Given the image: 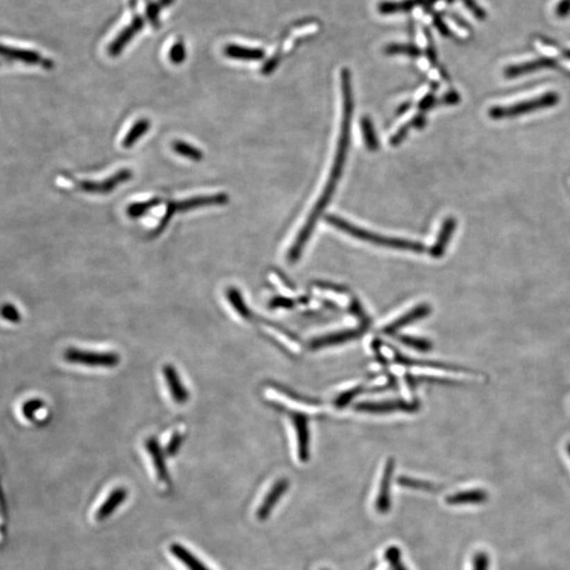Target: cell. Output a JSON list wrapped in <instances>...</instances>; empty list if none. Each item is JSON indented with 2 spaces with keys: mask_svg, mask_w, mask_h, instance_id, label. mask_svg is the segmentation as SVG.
Masks as SVG:
<instances>
[{
  "mask_svg": "<svg viewBox=\"0 0 570 570\" xmlns=\"http://www.w3.org/2000/svg\"><path fill=\"white\" fill-rule=\"evenodd\" d=\"M341 92H343V120H341L340 135H339L338 145H337L336 155H335L331 173L323 188L322 193L315 204L314 209L307 218L306 222L301 228L298 236L288 252V260L291 264H295L300 259L303 248L310 240L319 218L321 217L325 208L331 202V197L334 195L335 190L338 185L339 180L343 175V169H345L349 143H351V122L354 111L351 72L347 68L341 71Z\"/></svg>",
  "mask_w": 570,
  "mask_h": 570,
  "instance_id": "1",
  "label": "cell"
},
{
  "mask_svg": "<svg viewBox=\"0 0 570 570\" xmlns=\"http://www.w3.org/2000/svg\"><path fill=\"white\" fill-rule=\"evenodd\" d=\"M325 221L329 225L338 228L345 234L354 236L356 239L361 241L369 242L375 245L383 246V248H394V250H409L413 252H424V245L418 242L410 241V240L400 239L394 236H381V234H374L369 230H363L359 226L353 225L347 220L337 217L335 215H329L325 217Z\"/></svg>",
  "mask_w": 570,
  "mask_h": 570,
  "instance_id": "2",
  "label": "cell"
},
{
  "mask_svg": "<svg viewBox=\"0 0 570 570\" xmlns=\"http://www.w3.org/2000/svg\"><path fill=\"white\" fill-rule=\"evenodd\" d=\"M228 201H230L228 196L226 193H215V195L198 196V197L190 198L184 201L169 202L166 208L165 215L153 232V236L162 234L177 212H187L190 210L198 209V208L205 207V206L224 205Z\"/></svg>",
  "mask_w": 570,
  "mask_h": 570,
  "instance_id": "3",
  "label": "cell"
},
{
  "mask_svg": "<svg viewBox=\"0 0 570 570\" xmlns=\"http://www.w3.org/2000/svg\"><path fill=\"white\" fill-rule=\"evenodd\" d=\"M64 359L71 365L90 368L112 369L121 363V356L114 352H94L69 347L64 351Z\"/></svg>",
  "mask_w": 570,
  "mask_h": 570,
  "instance_id": "4",
  "label": "cell"
},
{
  "mask_svg": "<svg viewBox=\"0 0 570 570\" xmlns=\"http://www.w3.org/2000/svg\"><path fill=\"white\" fill-rule=\"evenodd\" d=\"M266 396L270 399L274 400L277 404H280L283 407L288 408V409L293 410V411L300 412V414H316L322 412V407L313 404V402L305 401L302 398L298 397L296 395H292L288 392L283 391L279 388H268L266 390Z\"/></svg>",
  "mask_w": 570,
  "mask_h": 570,
  "instance_id": "5",
  "label": "cell"
},
{
  "mask_svg": "<svg viewBox=\"0 0 570 570\" xmlns=\"http://www.w3.org/2000/svg\"><path fill=\"white\" fill-rule=\"evenodd\" d=\"M559 102V96L555 93H547V94L529 101V102L521 103V104L513 105L508 108H493L489 111L490 116L493 119H503V117L515 116L521 113L529 112V111L537 110V109L551 107Z\"/></svg>",
  "mask_w": 570,
  "mask_h": 570,
  "instance_id": "6",
  "label": "cell"
},
{
  "mask_svg": "<svg viewBox=\"0 0 570 570\" xmlns=\"http://www.w3.org/2000/svg\"><path fill=\"white\" fill-rule=\"evenodd\" d=\"M133 173L130 169H121L110 178L103 180L101 182L82 181L80 185V189L85 193H98V195H107L112 193L115 188L126 183L129 180L132 179Z\"/></svg>",
  "mask_w": 570,
  "mask_h": 570,
  "instance_id": "7",
  "label": "cell"
},
{
  "mask_svg": "<svg viewBox=\"0 0 570 570\" xmlns=\"http://www.w3.org/2000/svg\"><path fill=\"white\" fill-rule=\"evenodd\" d=\"M420 409V402L407 400L393 401L363 402L356 406V410L367 413H392V412H415Z\"/></svg>",
  "mask_w": 570,
  "mask_h": 570,
  "instance_id": "8",
  "label": "cell"
},
{
  "mask_svg": "<svg viewBox=\"0 0 570 570\" xmlns=\"http://www.w3.org/2000/svg\"><path fill=\"white\" fill-rule=\"evenodd\" d=\"M394 473L393 458H389L383 468V476L380 481L379 491L376 497L375 508L380 515L390 512L392 507L391 487Z\"/></svg>",
  "mask_w": 570,
  "mask_h": 570,
  "instance_id": "9",
  "label": "cell"
},
{
  "mask_svg": "<svg viewBox=\"0 0 570 570\" xmlns=\"http://www.w3.org/2000/svg\"><path fill=\"white\" fill-rule=\"evenodd\" d=\"M163 376L173 401L177 405H185L189 400V391L184 386L177 369L173 365H165L163 367Z\"/></svg>",
  "mask_w": 570,
  "mask_h": 570,
  "instance_id": "10",
  "label": "cell"
},
{
  "mask_svg": "<svg viewBox=\"0 0 570 570\" xmlns=\"http://www.w3.org/2000/svg\"><path fill=\"white\" fill-rule=\"evenodd\" d=\"M293 428L297 440V454L300 462L306 463L310 458V431L309 422L303 414L292 416Z\"/></svg>",
  "mask_w": 570,
  "mask_h": 570,
  "instance_id": "11",
  "label": "cell"
},
{
  "mask_svg": "<svg viewBox=\"0 0 570 570\" xmlns=\"http://www.w3.org/2000/svg\"><path fill=\"white\" fill-rule=\"evenodd\" d=\"M431 306L429 304H426V303L416 305L415 307L399 316V318L394 319L391 322L386 325L383 327V331L385 334H394V333L404 329L407 325L420 320V319L426 318L431 313Z\"/></svg>",
  "mask_w": 570,
  "mask_h": 570,
  "instance_id": "12",
  "label": "cell"
},
{
  "mask_svg": "<svg viewBox=\"0 0 570 570\" xmlns=\"http://www.w3.org/2000/svg\"><path fill=\"white\" fill-rule=\"evenodd\" d=\"M288 488H290V482L286 478H281L273 485L272 488L264 497V502L257 511V517L260 521H266L270 517L273 509L276 507L277 503L281 500V497L288 490Z\"/></svg>",
  "mask_w": 570,
  "mask_h": 570,
  "instance_id": "13",
  "label": "cell"
},
{
  "mask_svg": "<svg viewBox=\"0 0 570 570\" xmlns=\"http://www.w3.org/2000/svg\"><path fill=\"white\" fill-rule=\"evenodd\" d=\"M146 449L155 465V472H157L159 482L166 483V484L171 483V476H169V470L166 466L165 452L162 449L159 440L155 438H148L146 440Z\"/></svg>",
  "mask_w": 570,
  "mask_h": 570,
  "instance_id": "14",
  "label": "cell"
},
{
  "mask_svg": "<svg viewBox=\"0 0 570 570\" xmlns=\"http://www.w3.org/2000/svg\"><path fill=\"white\" fill-rule=\"evenodd\" d=\"M363 329H343V331H336L333 334L325 335L312 340L310 343L311 349H318L322 347H334V345H343L347 341L353 340L361 336Z\"/></svg>",
  "mask_w": 570,
  "mask_h": 570,
  "instance_id": "15",
  "label": "cell"
},
{
  "mask_svg": "<svg viewBox=\"0 0 570 570\" xmlns=\"http://www.w3.org/2000/svg\"><path fill=\"white\" fill-rule=\"evenodd\" d=\"M1 53L6 58H13V60H19L26 64H40L44 69L53 68V62L51 60H46L36 52L29 51V50L15 49L11 46H3Z\"/></svg>",
  "mask_w": 570,
  "mask_h": 570,
  "instance_id": "16",
  "label": "cell"
},
{
  "mask_svg": "<svg viewBox=\"0 0 570 570\" xmlns=\"http://www.w3.org/2000/svg\"><path fill=\"white\" fill-rule=\"evenodd\" d=\"M438 0H401V1H393V0H386L378 3V11L383 15H392V14L400 13V12L411 11L418 6H431L436 3Z\"/></svg>",
  "mask_w": 570,
  "mask_h": 570,
  "instance_id": "17",
  "label": "cell"
},
{
  "mask_svg": "<svg viewBox=\"0 0 570 570\" xmlns=\"http://www.w3.org/2000/svg\"><path fill=\"white\" fill-rule=\"evenodd\" d=\"M488 500V493L482 489H473V490L460 491L458 493L450 495L447 497V504L452 506H460V505L468 504H483Z\"/></svg>",
  "mask_w": 570,
  "mask_h": 570,
  "instance_id": "18",
  "label": "cell"
},
{
  "mask_svg": "<svg viewBox=\"0 0 570 570\" xmlns=\"http://www.w3.org/2000/svg\"><path fill=\"white\" fill-rule=\"evenodd\" d=\"M128 496V491L125 488H117L110 493L107 500L105 501L104 504L98 508V512L95 515V517L98 521H104L107 517H110L117 507L124 503Z\"/></svg>",
  "mask_w": 570,
  "mask_h": 570,
  "instance_id": "19",
  "label": "cell"
},
{
  "mask_svg": "<svg viewBox=\"0 0 570 570\" xmlns=\"http://www.w3.org/2000/svg\"><path fill=\"white\" fill-rule=\"evenodd\" d=\"M224 54L227 58L240 60H261L266 58V52L261 49H252L239 44H227L224 49Z\"/></svg>",
  "mask_w": 570,
  "mask_h": 570,
  "instance_id": "20",
  "label": "cell"
},
{
  "mask_svg": "<svg viewBox=\"0 0 570 570\" xmlns=\"http://www.w3.org/2000/svg\"><path fill=\"white\" fill-rule=\"evenodd\" d=\"M171 551L184 565L187 566L189 570H210L205 564L202 563L196 555H193L191 551H188L181 544H171Z\"/></svg>",
  "mask_w": 570,
  "mask_h": 570,
  "instance_id": "21",
  "label": "cell"
},
{
  "mask_svg": "<svg viewBox=\"0 0 570 570\" xmlns=\"http://www.w3.org/2000/svg\"><path fill=\"white\" fill-rule=\"evenodd\" d=\"M555 66V62L551 58H539V60H533V62H526L524 64L509 67L505 74L508 78H515V76L529 74V72H533V71L539 70V69L553 68Z\"/></svg>",
  "mask_w": 570,
  "mask_h": 570,
  "instance_id": "22",
  "label": "cell"
},
{
  "mask_svg": "<svg viewBox=\"0 0 570 570\" xmlns=\"http://www.w3.org/2000/svg\"><path fill=\"white\" fill-rule=\"evenodd\" d=\"M225 296L234 312L239 315L242 319L250 320L252 318V312H250V307L246 304L241 292L238 288H234V286L227 288Z\"/></svg>",
  "mask_w": 570,
  "mask_h": 570,
  "instance_id": "23",
  "label": "cell"
},
{
  "mask_svg": "<svg viewBox=\"0 0 570 570\" xmlns=\"http://www.w3.org/2000/svg\"><path fill=\"white\" fill-rule=\"evenodd\" d=\"M454 227H456V221L454 219H448L444 221L442 225V230H440V236H438V241L432 246L430 250V254L433 258H440L444 254L446 250L447 244L449 243L452 232H454Z\"/></svg>",
  "mask_w": 570,
  "mask_h": 570,
  "instance_id": "24",
  "label": "cell"
},
{
  "mask_svg": "<svg viewBox=\"0 0 570 570\" xmlns=\"http://www.w3.org/2000/svg\"><path fill=\"white\" fill-rule=\"evenodd\" d=\"M149 128H150V121L147 120V119H141V120L137 121L135 124L131 127L129 132L127 133L126 137L123 139V147L127 149L131 148L133 145L137 144V141L141 137H144L148 132Z\"/></svg>",
  "mask_w": 570,
  "mask_h": 570,
  "instance_id": "25",
  "label": "cell"
},
{
  "mask_svg": "<svg viewBox=\"0 0 570 570\" xmlns=\"http://www.w3.org/2000/svg\"><path fill=\"white\" fill-rule=\"evenodd\" d=\"M264 327H266V331L270 333V335L272 334L274 338L280 341L282 345L288 347L291 351L294 352V353H298L299 349H300L298 341H297V339L293 337L292 335L288 334V331L280 329V327H275L272 323H266Z\"/></svg>",
  "mask_w": 570,
  "mask_h": 570,
  "instance_id": "26",
  "label": "cell"
},
{
  "mask_svg": "<svg viewBox=\"0 0 570 570\" xmlns=\"http://www.w3.org/2000/svg\"><path fill=\"white\" fill-rule=\"evenodd\" d=\"M361 128L368 150H378V148H379V143H378L377 135H376L373 122H372L369 116H363V119H361Z\"/></svg>",
  "mask_w": 570,
  "mask_h": 570,
  "instance_id": "27",
  "label": "cell"
},
{
  "mask_svg": "<svg viewBox=\"0 0 570 570\" xmlns=\"http://www.w3.org/2000/svg\"><path fill=\"white\" fill-rule=\"evenodd\" d=\"M173 150L181 157L191 159L193 162L202 161L204 157V153L198 147L183 141H173Z\"/></svg>",
  "mask_w": 570,
  "mask_h": 570,
  "instance_id": "28",
  "label": "cell"
},
{
  "mask_svg": "<svg viewBox=\"0 0 570 570\" xmlns=\"http://www.w3.org/2000/svg\"><path fill=\"white\" fill-rule=\"evenodd\" d=\"M161 202L162 200L159 199V198H153V199L148 200V201L137 202V203L130 204V205L127 207V215H128L131 219H137V218L143 217V216L146 215L149 210L159 205Z\"/></svg>",
  "mask_w": 570,
  "mask_h": 570,
  "instance_id": "29",
  "label": "cell"
},
{
  "mask_svg": "<svg viewBox=\"0 0 570 570\" xmlns=\"http://www.w3.org/2000/svg\"><path fill=\"white\" fill-rule=\"evenodd\" d=\"M319 290H320V294L322 293L325 295V298L329 299V300L333 301V302L336 303L338 304L339 306H352L354 302H352V300H349V297L347 295L345 294V292L343 291L339 290L337 288H333V286H329V285H318Z\"/></svg>",
  "mask_w": 570,
  "mask_h": 570,
  "instance_id": "30",
  "label": "cell"
},
{
  "mask_svg": "<svg viewBox=\"0 0 570 570\" xmlns=\"http://www.w3.org/2000/svg\"><path fill=\"white\" fill-rule=\"evenodd\" d=\"M385 52L390 54V55L404 54V55L410 56V58H418L420 55V50L413 44H389V46H386Z\"/></svg>",
  "mask_w": 570,
  "mask_h": 570,
  "instance_id": "31",
  "label": "cell"
},
{
  "mask_svg": "<svg viewBox=\"0 0 570 570\" xmlns=\"http://www.w3.org/2000/svg\"><path fill=\"white\" fill-rule=\"evenodd\" d=\"M44 407V400L40 398H33V399L27 400V401L22 405L21 413L26 420L33 422L37 415L38 412Z\"/></svg>",
  "mask_w": 570,
  "mask_h": 570,
  "instance_id": "32",
  "label": "cell"
},
{
  "mask_svg": "<svg viewBox=\"0 0 570 570\" xmlns=\"http://www.w3.org/2000/svg\"><path fill=\"white\" fill-rule=\"evenodd\" d=\"M386 560L392 570H408L401 560V551L396 546H391L386 551Z\"/></svg>",
  "mask_w": 570,
  "mask_h": 570,
  "instance_id": "33",
  "label": "cell"
},
{
  "mask_svg": "<svg viewBox=\"0 0 570 570\" xmlns=\"http://www.w3.org/2000/svg\"><path fill=\"white\" fill-rule=\"evenodd\" d=\"M398 484L406 488L415 489V490L433 491L435 490V485L432 483L424 482V481L413 480V478L400 476L398 478Z\"/></svg>",
  "mask_w": 570,
  "mask_h": 570,
  "instance_id": "34",
  "label": "cell"
},
{
  "mask_svg": "<svg viewBox=\"0 0 570 570\" xmlns=\"http://www.w3.org/2000/svg\"><path fill=\"white\" fill-rule=\"evenodd\" d=\"M400 341H401L404 345H408V347H412V349H417V351L420 352L430 351L432 347H433L431 341L428 340V339L418 338V337L401 336L400 337Z\"/></svg>",
  "mask_w": 570,
  "mask_h": 570,
  "instance_id": "35",
  "label": "cell"
},
{
  "mask_svg": "<svg viewBox=\"0 0 570 570\" xmlns=\"http://www.w3.org/2000/svg\"><path fill=\"white\" fill-rule=\"evenodd\" d=\"M363 388L361 386H356V387L351 388V389L345 390L340 395L337 396L336 399H335V406L337 408H345L349 402H351L352 399L357 397L363 392Z\"/></svg>",
  "mask_w": 570,
  "mask_h": 570,
  "instance_id": "36",
  "label": "cell"
},
{
  "mask_svg": "<svg viewBox=\"0 0 570 570\" xmlns=\"http://www.w3.org/2000/svg\"><path fill=\"white\" fill-rule=\"evenodd\" d=\"M1 314H3L5 320L11 323H18L21 320V315H20L19 311L15 305L11 304V303L3 305Z\"/></svg>",
  "mask_w": 570,
  "mask_h": 570,
  "instance_id": "37",
  "label": "cell"
},
{
  "mask_svg": "<svg viewBox=\"0 0 570 570\" xmlns=\"http://www.w3.org/2000/svg\"><path fill=\"white\" fill-rule=\"evenodd\" d=\"M182 444H183V436L180 433L173 434V438L169 442V444L166 447V454L169 456H175L179 452Z\"/></svg>",
  "mask_w": 570,
  "mask_h": 570,
  "instance_id": "38",
  "label": "cell"
},
{
  "mask_svg": "<svg viewBox=\"0 0 570 570\" xmlns=\"http://www.w3.org/2000/svg\"><path fill=\"white\" fill-rule=\"evenodd\" d=\"M489 558L486 553H476L473 560V570H488Z\"/></svg>",
  "mask_w": 570,
  "mask_h": 570,
  "instance_id": "39",
  "label": "cell"
},
{
  "mask_svg": "<svg viewBox=\"0 0 570 570\" xmlns=\"http://www.w3.org/2000/svg\"><path fill=\"white\" fill-rule=\"evenodd\" d=\"M169 56H171V60L173 62V64H181V62L185 60L186 56L185 49H184L183 44H175L173 49H171Z\"/></svg>",
  "mask_w": 570,
  "mask_h": 570,
  "instance_id": "40",
  "label": "cell"
},
{
  "mask_svg": "<svg viewBox=\"0 0 570 570\" xmlns=\"http://www.w3.org/2000/svg\"><path fill=\"white\" fill-rule=\"evenodd\" d=\"M449 1H454V0H449ZM462 1L465 3V6L468 8V10L472 12L475 17L483 19V18H485V16H486L484 10H483L478 3H475V0H462Z\"/></svg>",
  "mask_w": 570,
  "mask_h": 570,
  "instance_id": "41",
  "label": "cell"
},
{
  "mask_svg": "<svg viewBox=\"0 0 570 570\" xmlns=\"http://www.w3.org/2000/svg\"><path fill=\"white\" fill-rule=\"evenodd\" d=\"M570 13V0H560L555 7V15L560 18L566 17Z\"/></svg>",
  "mask_w": 570,
  "mask_h": 570,
  "instance_id": "42",
  "label": "cell"
},
{
  "mask_svg": "<svg viewBox=\"0 0 570 570\" xmlns=\"http://www.w3.org/2000/svg\"><path fill=\"white\" fill-rule=\"evenodd\" d=\"M410 125L407 124L405 126L400 127L399 130L395 133V135L392 137L391 139V145L393 146H396V145H399L401 143L402 139H405L406 135H407L408 131L410 129Z\"/></svg>",
  "mask_w": 570,
  "mask_h": 570,
  "instance_id": "43",
  "label": "cell"
},
{
  "mask_svg": "<svg viewBox=\"0 0 570 570\" xmlns=\"http://www.w3.org/2000/svg\"><path fill=\"white\" fill-rule=\"evenodd\" d=\"M270 306L277 309V307H283V309H291L294 305L291 299L286 298H275L273 299L272 302L270 303Z\"/></svg>",
  "mask_w": 570,
  "mask_h": 570,
  "instance_id": "44",
  "label": "cell"
},
{
  "mask_svg": "<svg viewBox=\"0 0 570 570\" xmlns=\"http://www.w3.org/2000/svg\"><path fill=\"white\" fill-rule=\"evenodd\" d=\"M376 351H377L380 355L383 356V359H387V361L394 359V352L392 351L389 347H387V345L379 343V345H377V347H376Z\"/></svg>",
  "mask_w": 570,
  "mask_h": 570,
  "instance_id": "45",
  "label": "cell"
},
{
  "mask_svg": "<svg viewBox=\"0 0 570 570\" xmlns=\"http://www.w3.org/2000/svg\"><path fill=\"white\" fill-rule=\"evenodd\" d=\"M434 25H435V27L438 28V31H440L442 35H450V31H449L448 26L444 24V20H442L440 16H436V17L434 18Z\"/></svg>",
  "mask_w": 570,
  "mask_h": 570,
  "instance_id": "46",
  "label": "cell"
},
{
  "mask_svg": "<svg viewBox=\"0 0 570 570\" xmlns=\"http://www.w3.org/2000/svg\"><path fill=\"white\" fill-rule=\"evenodd\" d=\"M434 100L433 94L426 95V98L424 100L420 101V109L422 111L428 110V109L431 108L432 106L434 105Z\"/></svg>",
  "mask_w": 570,
  "mask_h": 570,
  "instance_id": "47",
  "label": "cell"
},
{
  "mask_svg": "<svg viewBox=\"0 0 570 570\" xmlns=\"http://www.w3.org/2000/svg\"><path fill=\"white\" fill-rule=\"evenodd\" d=\"M279 60L277 58H270L266 64H264V68H262V74H272L273 71L275 70L277 66H278Z\"/></svg>",
  "mask_w": 570,
  "mask_h": 570,
  "instance_id": "48",
  "label": "cell"
},
{
  "mask_svg": "<svg viewBox=\"0 0 570 570\" xmlns=\"http://www.w3.org/2000/svg\"><path fill=\"white\" fill-rule=\"evenodd\" d=\"M410 107H411V103H407V104H402L401 106L399 107V109L397 110L398 114H404V113L407 112L409 110Z\"/></svg>",
  "mask_w": 570,
  "mask_h": 570,
  "instance_id": "49",
  "label": "cell"
},
{
  "mask_svg": "<svg viewBox=\"0 0 570 570\" xmlns=\"http://www.w3.org/2000/svg\"><path fill=\"white\" fill-rule=\"evenodd\" d=\"M567 452H568V454H569V456H570V442H569V444H567Z\"/></svg>",
  "mask_w": 570,
  "mask_h": 570,
  "instance_id": "50",
  "label": "cell"
},
{
  "mask_svg": "<svg viewBox=\"0 0 570 570\" xmlns=\"http://www.w3.org/2000/svg\"><path fill=\"white\" fill-rule=\"evenodd\" d=\"M322 570H329V569H327V568H325V569H322Z\"/></svg>",
  "mask_w": 570,
  "mask_h": 570,
  "instance_id": "51",
  "label": "cell"
}]
</instances>
